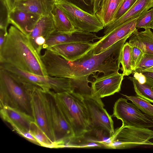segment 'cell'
<instances>
[{"mask_svg": "<svg viewBox=\"0 0 153 153\" xmlns=\"http://www.w3.org/2000/svg\"><path fill=\"white\" fill-rule=\"evenodd\" d=\"M128 35L98 54L89 51L74 61H68L53 51L46 49L41 58L48 76L71 79L75 91L82 95L91 94L88 76L96 72L107 75L120 69L122 47Z\"/></svg>", "mask_w": 153, "mask_h": 153, "instance_id": "1", "label": "cell"}, {"mask_svg": "<svg viewBox=\"0 0 153 153\" xmlns=\"http://www.w3.org/2000/svg\"><path fill=\"white\" fill-rule=\"evenodd\" d=\"M0 63L42 76H48L39 55L28 36L14 26L9 29L5 42L0 50Z\"/></svg>", "mask_w": 153, "mask_h": 153, "instance_id": "2", "label": "cell"}, {"mask_svg": "<svg viewBox=\"0 0 153 153\" xmlns=\"http://www.w3.org/2000/svg\"><path fill=\"white\" fill-rule=\"evenodd\" d=\"M53 94L73 131L74 137H81L90 130L88 111L82 95L74 91L54 92Z\"/></svg>", "mask_w": 153, "mask_h": 153, "instance_id": "3", "label": "cell"}, {"mask_svg": "<svg viewBox=\"0 0 153 153\" xmlns=\"http://www.w3.org/2000/svg\"><path fill=\"white\" fill-rule=\"evenodd\" d=\"M0 68L5 70L29 94L35 88L55 93L74 91L72 81L69 78L38 75L6 64H1Z\"/></svg>", "mask_w": 153, "mask_h": 153, "instance_id": "4", "label": "cell"}, {"mask_svg": "<svg viewBox=\"0 0 153 153\" xmlns=\"http://www.w3.org/2000/svg\"><path fill=\"white\" fill-rule=\"evenodd\" d=\"M0 95V108L9 106L32 115L30 94L20 83L1 68Z\"/></svg>", "mask_w": 153, "mask_h": 153, "instance_id": "5", "label": "cell"}, {"mask_svg": "<svg viewBox=\"0 0 153 153\" xmlns=\"http://www.w3.org/2000/svg\"><path fill=\"white\" fill-rule=\"evenodd\" d=\"M153 131L122 125L114 130L109 149H125L142 145L153 146Z\"/></svg>", "mask_w": 153, "mask_h": 153, "instance_id": "6", "label": "cell"}, {"mask_svg": "<svg viewBox=\"0 0 153 153\" xmlns=\"http://www.w3.org/2000/svg\"><path fill=\"white\" fill-rule=\"evenodd\" d=\"M55 4L62 10L78 30L97 33L104 27L96 14L86 11L68 0H56Z\"/></svg>", "mask_w": 153, "mask_h": 153, "instance_id": "7", "label": "cell"}, {"mask_svg": "<svg viewBox=\"0 0 153 153\" xmlns=\"http://www.w3.org/2000/svg\"><path fill=\"white\" fill-rule=\"evenodd\" d=\"M82 96L89 117V130L112 136L115 130L114 122L111 115L104 108V105L101 98L91 94Z\"/></svg>", "mask_w": 153, "mask_h": 153, "instance_id": "8", "label": "cell"}, {"mask_svg": "<svg viewBox=\"0 0 153 153\" xmlns=\"http://www.w3.org/2000/svg\"><path fill=\"white\" fill-rule=\"evenodd\" d=\"M34 121L53 142H56L51 116L47 92L35 88L29 93Z\"/></svg>", "mask_w": 153, "mask_h": 153, "instance_id": "9", "label": "cell"}, {"mask_svg": "<svg viewBox=\"0 0 153 153\" xmlns=\"http://www.w3.org/2000/svg\"><path fill=\"white\" fill-rule=\"evenodd\" d=\"M111 116L121 120L123 125L140 128L153 127V118L143 113L126 98L121 97L115 102Z\"/></svg>", "mask_w": 153, "mask_h": 153, "instance_id": "10", "label": "cell"}, {"mask_svg": "<svg viewBox=\"0 0 153 153\" xmlns=\"http://www.w3.org/2000/svg\"><path fill=\"white\" fill-rule=\"evenodd\" d=\"M54 92H47V96L51 120L59 148L74 137L73 131L58 105L54 96Z\"/></svg>", "mask_w": 153, "mask_h": 153, "instance_id": "11", "label": "cell"}, {"mask_svg": "<svg viewBox=\"0 0 153 153\" xmlns=\"http://www.w3.org/2000/svg\"><path fill=\"white\" fill-rule=\"evenodd\" d=\"M124 75L114 72L99 77L94 76L95 79L91 83V95L100 98L114 94L121 90Z\"/></svg>", "mask_w": 153, "mask_h": 153, "instance_id": "12", "label": "cell"}, {"mask_svg": "<svg viewBox=\"0 0 153 153\" xmlns=\"http://www.w3.org/2000/svg\"><path fill=\"white\" fill-rule=\"evenodd\" d=\"M138 18L125 22L101 37L96 42L94 46L90 51L94 54L100 53L121 39L128 36L132 35L137 29L136 24Z\"/></svg>", "mask_w": 153, "mask_h": 153, "instance_id": "13", "label": "cell"}, {"mask_svg": "<svg viewBox=\"0 0 153 153\" xmlns=\"http://www.w3.org/2000/svg\"><path fill=\"white\" fill-rule=\"evenodd\" d=\"M56 31L51 14L42 16L28 36L32 45L40 55L43 45L50 35Z\"/></svg>", "mask_w": 153, "mask_h": 153, "instance_id": "14", "label": "cell"}, {"mask_svg": "<svg viewBox=\"0 0 153 153\" xmlns=\"http://www.w3.org/2000/svg\"><path fill=\"white\" fill-rule=\"evenodd\" d=\"M101 37L94 33L77 30L71 33H65L55 31L49 36L43 45L42 49H48L58 45L74 42H93L100 39Z\"/></svg>", "mask_w": 153, "mask_h": 153, "instance_id": "15", "label": "cell"}, {"mask_svg": "<svg viewBox=\"0 0 153 153\" xmlns=\"http://www.w3.org/2000/svg\"><path fill=\"white\" fill-rule=\"evenodd\" d=\"M95 42H74L53 46L50 50L64 59L74 61L90 51L94 46Z\"/></svg>", "mask_w": 153, "mask_h": 153, "instance_id": "16", "label": "cell"}, {"mask_svg": "<svg viewBox=\"0 0 153 153\" xmlns=\"http://www.w3.org/2000/svg\"><path fill=\"white\" fill-rule=\"evenodd\" d=\"M0 112L3 120L9 124L16 132L21 130L29 131L31 123L34 121L31 115L9 106L1 108Z\"/></svg>", "mask_w": 153, "mask_h": 153, "instance_id": "17", "label": "cell"}, {"mask_svg": "<svg viewBox=\"0 0 153 153\" xmlns=\"http://www.w3.org/2000/svg\"><path fill=\"white\" fill-rule=\"evenodd\" d=\"M41 16L26 11L14 9L10 12L9 22L28 36Z\"/></svg>", "mask_w": 153, "mask_h": 153, "instance_id": "18", "label": "cell"}, {"mask_svg": "<svg viewBox=\"0 0 153 153\" xmlns=\"http://www.w3.org/2000/svg\"><path fill=\"white\" fill-rule=\"evenodd\" d=\"M152 7L153 0H137L124 15L105 27L104 33L107 34L125 22L139 17Z\"/></svg>", "mask_w": 153, "mask_h": 153, "instance_id": "19", "label": "cell"}, {"mask_svg": "<svg viewBox=\"0 0 153 153\" xmlns=\"http://www.w3.org/2000/svg\"><path fill=\"white\" fill-rule=\"evenodd\" d=\"M55 3L53 0H21L15 2L14 9L44 16L51 14Z\"/></svg>", "mask_w": 153, "mask_h": 153, "instance_id": "20", "label": "cell"}, {"mask_svg": "<svg viewBox=\"0 0 153 153\" xmlns=\"http://www.w3.org/2000/svg\"><path fill=\"white\" fill-rule=\"evenodd\" d=\"M124 0H102L95 14L105 28L114 21Z\"/></svg>", "mask_w": 153, "mask_h": 153, "instance_id": "21", "label": "cell"}, {"mask_svg": "<svg viewBox=\"0 0 153 153\" xmlns=\"http://www.w3.org/2000/svg\"><path fill=\"white\" fill-rule=\"evenodd\" d=\"M50 14L54 22L56 31L71 33L77 30L62 10L55 4Z\"/></svg>", "mask_w": 153, "mask_h": 153, "instance_id": "22", "label": "cell"}, {"mask_svg": "<svg viewBox=\"0 0 153 153\" xmlns=\"http://www.w3.org/2000/svg\"><path fill=\"white\" fill-rule=\"evenodd\" d=\"M137 29L130 37L128 43L131 47V59L133 72L141 60L144 53L143 45L137 34Z\"/></svg>", "mask_w": 153, "mask_h": 153, "instance_id": "23", "label": "cell"}, {"mask_svg": "<svg viewBox=\"0 0 153 153\" xmlns=\"http://www.w3.org/2000/svg\"><path fill=\"white\" fill-rule=\"evenodd\" d=\"M29 132L39 146L50 148H55V142H52L34 122L30 125Z\"/></svg>", "mask_w": 153, "mask_h": 153, "instance_id": "24", "label": "cell"}, {"mask_svg": "<svg viewBox=\"0 0 153 153\" xmlns=\"http://www.w3.org/2000/svg\"><path fill=\"white\" fill-rule=\"evenodd\" d=\"M64 148H96L104 147L102 144L90 140L82 135L78 137H74L65 144Z\"/></svg>", "mask_w": 153, "mask_h": 153, "instance_id": "25", "label": "cell"}, {"mask_svg": "<svg viewBox=\"0 0 153 153\" xmlns=\"http://www.w3.org/2000/svg\"><path fill=\"white\" fill-rule=\"evenodd\" d=\"M131 47L128 42L123 45L121 52L120 63L122 65L120 69L125 76L132 73L131 59Z\"/></svg>", "mask_w": 153, "mask_h": 153, "instance_id": "26", "label": "cell"}, {"mask_svg": "<svg viewBox=\"0 0 153 153\" xmlns=\"http://www.w3.org/2000/svg\"><path fill=\"white\" fill-rule=\"evenodd\" d=\"M127 78L132 82L137 96L153 103V90L151 87L146 83H140L133 77L129 76Z\"/></svg>", "mask_w": 153, "mask_h": 153, "instance_id": "27", "label": "cell"}, {"mask_svg": "<svg viewBox=\"0 0 153 153\" xmlns=\"http://www.w3.org/2000/svg\"><path fill=\"white\" fill-rule=\"evenodd\" d=\"M137 34L143 45L144 53L153 54V33L150 29L140 32L137 30Z\"/></svg>", "mask_w": 153, "mask_h": 153, "instance_id": "28", "label": "cell"}, {"mask_svg": "<svg viewBox=\"0 0 153 153\" xmlns=\"http://www.w3.org/2000/svg\"><path fill=\"white\" fill-rule=\"evenodd\" d=\"M123 95L131 101L144 113L153 118V105L150 102L138 96Z\"/></svg>", "mask_w": 153, "mask_h": 153, "instance_id": "29", "label": "cell"}, {"mask_svg": "<svg viewBox=\"0 0 153 153\" xmlns=\"http://www.w3.org/2000/svg\"><path fill=\"white\" fill-rule=\"evenodd\" d=\"M10 12L5 0H0V29L7 32Z\"/></svg>", "mask_w": 153, "mask_h": 153, "instance_id": "30", "label": "cell"}, {"mask_svg": "<svg viewBox=\"0 0 153 153\" xmlns=\"http://www.w3.org/2000/svg\"><path fill=\"white\" fill-rule=\"evenodd\" d=\"M153 21V7L138 18L136 21V28H150Z\"/></svg>", "mask_w": 153, "mask_h": 153, "instance_id": "31", "label": "cell"}, {"mask_svg": "<svg viewBox=\"0 0 153 153\" xmlns=\"http://www.w3.org/2000/svg\"><path fill=\"white\" fill-rule=\"evenodd\" d=\"M152 67L153 54L144 53L139 65L133 72L140 73Z\"/></svg>", "mask_w": 153, "mask_h": 153, "instance_id": "32", "label": "cell"}, {"mask_svg": "<svg viewBox=\"0 0 153 153\" xmlns=\"http://www.w3.org/2000/svg\"><path fill=\"white\" fill-rule=\"evenodd\" d=\"M137 0H124L119 9L116 17L117 19L126 13L134 4Z\"/></svg>", "mask_w": 153, "mask_h": 153, "instance_id": "33", "label": "cell"}, {"mask_svg": "<svg viewBox=\"0 0 153 153\" xmlns=\"http://www.w3.org/2000/svg\"><path fill=\"white\" fill-rule=\"evenodd\" d=\"M142 73L146 77V84L151 87H153V72L143 71Z\"/></svg>", "mask_w": 153, "mask_h": 153, "instance_id": "34", "label": "cell"}, {"mask_svg": "<svg viewBox=\"0 0 153 153\" xmlns=\"http://www.w3.org/2000/svg\"><path fill=\"white\" fill-rule=\"evenodd\" d=\"M132 73H133V77L136 79L141 84L146 83V77L142 73L134 72Z\"/></svg>", "mask_w": 153, "mask_h": 153, "instance_id": "35", "label": "cell"}, {"mask_svg": "<svg viewBox=\"0 0 153 153\" xmlns=\"http://www.w3.org/2000/svg\"><path fill=\"white\" fill-rule=\"evenodd\" d=\"M102 0H95L93 5V13L95 14L98 10Z\"/></svg>", "mask_w": 153, "mask_h": 153, "instance_id": "36", "label": "cell"}, {"mask_svg": "<svg viewBox=\"0 0 153 153\" xmlns=\"http://www.w3.org/2000/svg\"><path fill=\"white\" fill-rule=\"evenodd\" d=\"M5 1L10 12L14 8L16 0H5Z\"/></svg>", "mask_w": 153, "mask_h": 153, "instance_id": "37", "label": "cell"}, {"mask_svg": "<svg viewBox=\"0 0 153 153\" xmlns=\"http://www.w3.org/2000/svg\"><path fill=\"white\" fill-rule=\"evenodd\" d=\"M78 4L82 7H87L90 6L85 0H75Z\"/></svg>", "mask_w": 153, "mask_h": 153, "instance_id": "38", "label": "cell"}, {"mask_svg": "<svg viewBox=\"0 0 153 153\" xmlns=\"http://www.w3.org/2000/svg\"><path fill=\"white\" fill-rule=\"evenodd\" d=\"M95 0H86V2L90 5H93Z\"/></svg>", "mask_w": 153, "mask_h": 153, "instance_id": "39", "label": "cell"}, {"mask_svg": "<svg viewBox=\"0 0 153 153\" xmlns=\"http://www.w3.org/2000/svg\"><path fill=\"white\" fill-rule=\"evenodd\" d=\"M143 71H152L153 72V67L150 68H148V69H147L145 70H144Z\"/></svg>", "mask_w": 153, "mask_h": 153, "instance_id": "40", "label": "cell"}, {"mask_svg": "<svg viewBox=\"0 0 153 153\" xmlns=\"http://www.w3.org/2000/svg\"><path fill=\"white\" fill-rule=\"evenodd\" d=\"M150 28H151V29H152L153 30V21H152V24H151Z\"/></svg>", "mask_w": 153, "mask_h": 153, "instance_id": "41", "label": "cell"}, {"mask_svg": "<svg viewBox=\"0 0 153 153\" xmlns=\"http://www.w3.org/2000/svg\"><path fill=\"white\" fill-rule=\"evenodd\" d=\"M20 0H16V1H20Z\"/></svg>", "mask_w": 153, "mask_h": 153, "instance_id": "42", "label": "cell"}, {"mask_svg": "<svg viewBox=\"0 0 153 153\" xmlns=\"http://www.w3.org/2000/svg\"><path fill=\"white\" fill-rule=\"evenodd\" d=\"M152 89H153V87H152Z\"/></svg>", "mask_w": 153, "mask_h": 153, "instance_id": "43", "label": "cell"}, {"mask_svg": "<svg viewBox=\"0 0 153 153\" xmlns=\"http://www.w3.org/2000/svg\"><path fill=\"white\" fill-rule=\"evenodd\" d=\"M54 1H56V0H53Z\"/></svg>", "mask_w": 153, "mask_h": 153, "instance_id": "44", "label": "cell"}]
</instances>
